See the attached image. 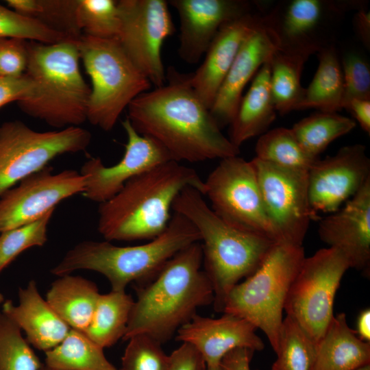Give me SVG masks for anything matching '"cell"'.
<instances>
[{
	"instance_id": "cell-1",
	"label": "cell",
	"mask_w": 370,
	"mask_h": 370,
	"mask_svg": "<svg viewBox=\"0 0 370 370\" xmlns=\"http://www.w3.org/2000/svg\"><path fill=\"white\" fill-rule=\"evenodd\" d=\"M166 78V84L140 94L127 106L136 131L158 141L178 162L238 156L240 148L223 134L190 86L189 74L170 68Z\"/></svg>"
},
{
	"instance_id": "cell-2",
	"label": "cell",
	"mask_w": 370,
	"mask_h": 370,
	"mask_svg": "<svg viewBox=\"0 0 370 370\" xmlns=\"http://www.w3.org/2000/svg\"><path fill=\"white\" fill-rule=\"evenodd\" d=\"M202 264L201 244L197 242L174 255L149 284L136 288L123 339L145 334L162 344L199 308L213 304V288Z\"/></svg>"
},
{
	"instance_id": "cell-3",
	"label": "cell",
	"mask_w": 370,
	"mask_h": 370,
	"mask_svg": "<svg viewBox=\"0 0 370 370\" xmlns=\"http://www.w3.org/2000/svg\"><path fill=\"white\" fill-rule=\"evenodd\" d=\"M186 187L204 195V180L178 162L170 160L146 171L99 204L98 231L109 242L151 240L166 230L173 203Z\"/></svg>"
},
{
	"instance_id": "cell-4",
	"label": "cell",
	"mask_w": 370,
	"mask_h": 370,
	"mask_svg": "<svg viewBox=\"0 0 370 370\" xmlns=\"http://www.w3.org/2000/svg\"><path fill=\"white\" fill-rule=\"evenodd\" d=\"M172 210L186 217L199 234L204 271L214 291V308L223 312L232 288L259 268L275 243L224 221L207 204L204 195L192 187L179 193Z\"/></svg>"
},
{
	"instance_id": "cell-5",
	"label": "cell",
	"mask_w": 370,
	"mask_h": 370,
	"mask_svg": "<svg viewBox=\"0 0 370 370\" xmlns=\"http://www.w3.org/2000/svg\"><path fill=\"white\" fill-rule=\"evenodd\" d=\"M77 40L28 42L25 73L33 88L18 106L25 114L60 130L87 120L90 88L80 72Z\"/></svg>"
},
{
	"instance_id": "cell-6",
	"label": "cell",
	"mask_w": 370,
	"mask_h": 370,
	"mask_svg": "<svg viewBox=\"0 0 370 370\" xmlns=\"http://www.w3.org/2000/svg\"><path fill=\"white\" fill-rule=\"evenodd\" d=\"M200 242L194 225L174 212L166 230L147 243L120 247L109 241H86L67 251L51 273L58 276L87 269L103 275L112 291H125L131 282L151 280L177 252Z\"/></svg>"
},
{
	"instance_id": "cell-7",
	"label": "cell",
	"mask_w": 370,
	"mask_h": 370,
	"mask_svg": "<svg viewBox=\"0 0 370 370\" xmlns=\"http://www.w3.org/2000/svg\"><path fill=\"white\" fill-rule=\"evenodd\" d=\"M306 258L302 246L275 243L259 268L230 291L223 313L243 318L267 336L277 353L285 301Z\"/></svg>"
},
{
	"instance_id": "cell-8",
	"label": "cell",
	"mask_w": 370,
	"mask_h": 370,
	"mask_svg": "<svg viewBox=\"0 0 370 370\" xmlns=\"http://www.w3.org/2000/svg\"><path fill=\"white\" fill-rule=\"evenodd\" d=\"M79 57L92 87L87 120L108 132L125 108L151 84L138 70L118 40L83 35L78 39Z\"/></svg>"
},
{
	"instance_id": "cell-9",
	"label": "cell",
	"mask_w": 370,
	"mask_h": 370,
	"mask_svg": "<svg viewBox=\"0 0 370 370\" xmlns=\"http://www.w3.org/2000/svg\"><path fill=\"white\" fill-rule=\"evenodd\" d=\"M362 0H284L264 14L278 49L310 57L334 45L336 30L345 14L367 7Z\"/></svg>"
},
{
	"instance_id": "cell-10",
	"label": "cell",
	"mask_w": 370,
	"mask_h": 370,
	"mask_svg": "<svg viewBox=\"0 0 370 370\" xmlns=\"http://www.w3.org/2000/svg\"><path fill=\"white\" fill-rule=\"evenodd\" d=\"M211 209L240 230L281 243L264 208L253 164L238 156L221 159L204 180Z\"/></svg>"
},
{
	"instance_id": "cell-11",
	"label": "cell",
	"mask_w": 370,
	"mask_h": 370,
	"mask_svg": "<svg viewBox=\"0 0 370 370\" xmlns=\"http://www.w3.org/2000/svg\"><path fill=\"white\" fill-rule=\"evenodd\" d=\"M350 269L344 256L331 247L305 258L289 289L284 310L317 344L334 317V298Z\"/></svg>"
},
{
	"instance_id": "cell-12",
	"label": "cell",
	"mask_w": 370,
	"mask_h": 370,
	"mask_svg": "<svg viewBox=\"0 0 370 370\" xmlns=\"http://www.w3.org/2000/svg\"><path fill=\"white\" fill-rule=\"evenodd\" d=\"M86 129L68 127L37 132L21 121L0 125V197L25 177L64 153L84 151L91 141Z\"/></svg>"
},
{
	"instance_id": "cell-13",
	"label": "cell",
	"mask_w": 370,
	"mask_h": 370,
	"mask_svg": "<svg viewBox=\"0 0 370 370\" xmlns=\"http://www.w3.org/2000/svg\"><path fill=\"white\" fill-rule=\"evenodd\" d=\"M267 214L281 243L302 246L312 213L308 171L279 166L257 158L251 161Z\"/></svg>"
},
{
	"instance_id": "cell-14",
	"label": "cell",
	"mask_w": 370,
	"mask_h": 370,
	"mask_svg": "<svg viewBox=\"0 0 370 370\" xmlns=\"http://www.w3.org/2000/svg\"><path fill=\"white\" fill-rule=\"evenodd\" d=\"M168 5L164 0L117 1L121 19L118 41L155 88L166 84L161 48L175 32Z\"/></svg>"
},
{
	"instance_id": "cell-15",
	"label": "cell",
	"mask_w": 370,
	"mask_h": 370,
	"mask_svg": "<svg viewBox=\"0 0 370 370\" xmlns=\"http://www.w3.org/2000/svg\"><path fill=\"white\" fill-rule=\"evenodd\" d=\"M46 166L32 173L0 197V233L33 222L64 199L83 193L85 178L66 169L53 173Z\"/></svg>"
},
{
	"instance_id": "cell-16",
	"label": "cell",
	"mask_w": 370,
	"mask_h": 370,
	"mask_svg": "<svg viewBox=\"0 0 370 370\" xmlns=\"http://www.w3.org/2000/svg\"><path fill=\"white\" fill-rule=\"evenodd\" d=\"M370 180V158L366 147L354 144L336 154L319 158L308 170V194L312 213L338 210Z\"/></svg>"
},
{
	"instance_id": "cell-17",
	"label": "cell",
	"mask_w": 370,
	"mask_h": 370,
	"mask_svg": "<svg viewBox=\"0 0 370 370\" xmlns=\"http://www.w3.org/2000/svg\"><path fill=\"white\" fill-rule=\"evenodd\" d=\"M127 142L121 160L106 166L99 158H90L82 165L85 178L83 195L99 204L116 195L130 179L166 162L173 160L166 149L153 138L138 133L127 118L122 122Z\"/></svg>"
},
{
	"instance_id": "cell-18",
	"label": "cell",
	"mask_w": 370,
	"mask_h": 370,
	"mask_svg": "<svg viewBox=\"0 0 370 370\" xmlns=\"http://www.w3.org/2000/svg\"><path fill=\"white\" fill-rule=\"evenodd\" d=\"M180 22L178 53L188 64L197 63L225 24L260 8L247 0H169Z\"/></svg>"
},
{
	"instance_id": "cell-19",
	"label": "cell",
	"mask_w": 370,
	"mask_h": 370,
	"mask_svg": "<svg viewBox=\"0 0 370 370\" xmlns=\"http://www.w3.org/2000/svg\"><path fill=\"white\" fill-rule=\"evenodd\" d=\"M320 239L341 252L350 268L370 273V180L343 207L322 219Z\"/></svg>"
},
{
	"instance_id": "cell-20",
	"label": "cell",
	"mask_w": 370,
	"mask_h": 370,
	"mask_svg": "<svg viewBox=\"0 0 370 370\" xmlns=\"http://www.w3.org/2000/svg\"><path fill=\"white\" fill-rule=\"evenodd\" d=\"M267 10L264 3L223 25L210 44L201 64L189 74L190 86L209 110L242 45L262 23Z\"/></svg>"
},
{
	"instance_id": "cell-21",
	"label": "cell",
	"mask_w": 370,
	"mask_h": 370,
	"mask_svg": "<svg viewBox=\"0 0 370 370\" xmlns=\"http://www.w3.org/2000/svg\"><path fill=\"white\" fill-rule=\"evenodd\" d=\"M256 330L249 321L232 314L224 313L217 319L196 314L177 330L176 339L193 345L206 367H216L234 349L262 351L264 345Z\"/></svg>"
},
{
	"instance_id": "cell-22",
	"label": "cell",
	"mask_w": 370,
	"mask_h": 370,
	"mask_svg": "<svg viewBox=\"0 0 370 370\" xmlns=\"http://www.w3.org/2000/svg\"><path fill=\"white\" fill-rule=\"evenodd\" d=\"M278 49L275 37L264 21L245 40L210 109L221 129L231 124L245 86Z\"/></svg>"
},
{
	"instance_id": "cell-23",
	"label": "cell",
	"mask_w": 370,
	"mask_h": 370,
	"mask_svg": "<svg viewBox=\"0 0 370 370\" xmlns=\"http://www.w3.org/2000/svg\"><path fill=\"white\" fill-rule=\"evenodd\" d=\"M18 295L17 305L4 301L1 310L25 332L27 342L45 352L60 343L71 328L41 297L36 282L20 287Z\"/></svg>"
},
{
	"instance_id": "cell-24",
	"label": "cell",
	"mask_w": 370,
	"mask_h": 370,
	"mask_svg": "<svg viewBox=\"0 0 370 370\" xmlns=\"http://www.w3.org/2000/svg\"><path fill=\"white\" fill-rule=\"evenodd\" d=\"M370 365V343L359 338L345 313L334 316L316 344L310 370H356Z\"/></svg>"
},
{
	"instance_id": "cell-25",
	"label": "cell",
	"mask_w": 370,
	"mask_h": 370,
	"mask_svg": "<svg viewBox=\"0 0 370 370\" xmlns=\"http://www.w3.org/2000/svg\"><path fill=\"white\" fill-rule=\"evenodd\" d=\"M269 61L264 63L254 77L230 124L229 139L238 148L249 138L266 132L276 117L270 86Z\"/></svg>"
},
{
	"instance_id": "cell-26",
	"label": "cell",
	"mask_w": 370,
	"mask_h": 370,
	"mask_svg": "<svg viewBox=\"0 0 370 370\" xmlns=\"http://www.w3.org/2000/svg\"><path fill=\"white\" fill-rule=\"evenodd\" d=\"M53 282L46 300L72 329L84 332L90 325L100 295L97 285L81 276L64 275Z\"/></svg>"
},
{
	"instance_id": "cell-27",
	"label": "cell",
	"mask_w": 370,
	"mask_h": 370,
	"mask_svg": "<svg viewBox=\"0 0 370 370\" xmlns=\"http://www.w3.org/2000/svg\"><path fill=\"white\" fill-rule=\"evenodd\" d=\"M317 54V69L296 110L314 108L319 112H337L343 109L344 92L340 58L334 45Z\"/></svg>"
},
{
	"instance_id": "cell-28",
	"label": "cell",
	"mask_w": 370,
	"mask_h": 370,
	"mask_svg": "<svg viewBox=\"0 0 370 370\" xmlns=\"http://www.w3.org/2000/svg\"><path fill=\"white\" fill-rule=\"evenodd\" d=\"M134 300L125 291L100 294L88 327L83 332L104 349L123 338Z\"/></svg>"
},
{
	"instance_id": "cell-29",
	"label": "cell",
	"mask_w": 370,
	"mask_h": 370,
	"mask_svg": "<svg viewBox=\"0 0 370 370\" xmlns=\"http://www.w3.org/2000/svg\"><path fill=\"white\" fill-rule=\"evenodd\" d=\"M45 365L58 370H118L103 349L84 332L71 329L57 346L45 352Z\"/></svg>"
},
{
	"instance_id": "cell-30",
	"label": "cell",
	"mask_w": 370,
	"mask_h": 370,
	"mask_svg": "<svg viewBox=\"0 0 370 370\" xmlns=\"http://www.w3.org/2000/svg\"><path fill=\"white\" fill-rule=\"evenodd\" d=\"M308 58L278 49L269 61L272 99L276 111L281 114L296 110L303 99L305 88L301 86V77Z\"/></svg>"
},
{
	"instance_id": "cell-31",
	"label": "cell",
	"mask_w": 370,
	"mask_h": 370,
	"mask_svg": "<svg viewBox=\"0 0 370 370\" xmlns=\"http://www.w3.org/2000/svg\"><path fill=\"white\" fill-rule=\"evenodd\" d=\"M356 121L337 112H318L296 123L291 130L304 150L319 158L336 138L351 132Z\"/></svg>"
},
{
	"instance_id": "cell-32",
	"label": "cell",
	"mask_w": 370,
	"mask_h": 370,
	"mask_svg": "<svg viewBox=\"0 0 370 370\" xmlns=\"http://www.w3.org/2000/svg\"><path fill=\"white\" fill-rule=\"evenodd\" d=\"M6 3L18 14L38 20L73 40L82 36L75 18L77 0H7Z\"/></svg>"
},
{
	"instance_id": "cell-33",
	"label": "cell",
	"mask_w": 370,
	"mask_h": 370,
	"mask_svg": "<svg viewBox=\"0 0 370 370\" xmlns=\"http://www.w3.org/2000/svg\"><path fill=\"white\" fill-rule=\"evenodd\" d=\"M256 158L279 166L309 170L319 158L308 155L291 129L277 127L262 134L256 145Z\"/></svg>"
},
{
	"instance_id": "cell-34",
	"label": "cell",
	"mask_w": 370,
	"mask_h": 370,
	"mask_svg": "<svg viewBox=\"0 0 370 370\" xmlns=\"http://www.w3.org/2000/svg\"><path fill=\"white\" fill-rule=\"evenodd\" d=\"M316 344L290 317L283 319L277 359L271 370H310Z\"/></svg>"
},
{
	"instance_id": "cell-35",
	"label": "cell",
	"mask_w": 370,
	"mask_h": 370,
	"mask_svg": "<svg viewBox=\"0 0 370 370\" xmlns=\"http://www.w3.org/2000/svg\"><path fill=\"white\" fill-rule=\"evenodd\" d=\"M75 18L83 35L118 40L121 19L117 1L77 0Z\"/></svg>"
},
{
	"instance_id": "cell-36",
	"label": "cell",
	"mask_w": 370,
	"mask_h": 370,
	"mask_svg": "<svg viewBox=\"0 0 370 370\" xmlns=\"http://www.w3.org/2000/svg\"><path fill=\"white\" fill-rule=\"evenodd\" d=\"M42 365L21 328L0 310V370H40Z\"/></svg>"
},
{
	"instance_id": "cell-37",
	"label": "cell",
	"mask_w": 370,
	"mask_h": 370,
	"mask_svg": "<svg viewBox=\"0 0 370 370\" xmlns=\"http://www.w3.org/2000/svg\"><path fill=\"white\" fill-rule=\"evenodd\" d=\"M54 210L33 222L0 233V272L25 249L45 245Z\"/></svg>"
},
{
	"instance_id": "cell-38",
	"label": "cell",
	"mask_w": 370,
	"mask_h": 370,
	"mask_svg": "<svg viewBox=\"0 0 370 370\" xmlns=\"http://www.w3.org/2000/svg\"><path fill=\"white\" fill-rule=\"evenodd\" d=\"M0 38H14L44 44L58 43L71 39L40 21L22 16L1 4Z\"/></svg>"
},
{
	"instance_id": "cell-39",
	"label": "cell",
	"mask_w": 370,
	"mask_h": 370,
	"mask_svg": "<svg viewBox=\"0 0 370 370\" xmlns=\"http://www.w3.org/2000/svg\"><path fill=\"white\" fill-rule=\"evenodd\" d=\"M127 341L121 370H167L169 356L160 343L145 334L135 335Z\"/></svg>"
},
{
	"instance_id": "cell-40",
	"label": "cell",
	"mask_w": 370,
	"mask_h": 370,
	"mask_svg": "<svg viewBox=\"0 0 370 370\" xmlns=\"http://www.w3.org/2000/svg\"><path fill=\"white\" fill-rule=\"evenodd\" d=\"M341 60L344 84L343 108L354 99L370 100V67L355 51L345 52Z\"/></svg>"
},
{
	"instance_id": "cell-41",
	"label": "cell",
	"mask_w": 370,
	"mask_h": 370,
	"mask_svg": "<svg viewBox=\"0 0 370 370\" xmlns=\"http://www.w3.org/2000/svg\"><path fill=\"white\" fill-rule=\"evenodd\" d=\"M28 40L0 38V77H16L25 73Z\"/></svg>"
},
{
	"instance_id": "cell-42",
	"label": "cell",
	"mask_w": 370,
	"mask_h": 370,
	"mask_svg": "<svg viewBox=\"0 0 370 370\" xmlns=\"http://www.w3.org/2000/svg\"><path fill=\"white\" fill-rule=\"evenodd\" d=\"M32 83L28 76L0 77V108L27 97L32 90Z\"/></svg>"
},
{
	"instance_id": "cell-43",
	"label": "cell",
	"mask_w": 370,
	"mask_h": 370,
	"mask_svg": "<svg viewBox=\"0 0 370 370\" xmlns=\"http://www.w3.org/2000/svg\"><path fill=\"white\" fill-rule=\"evenodd\" d=\"M167 370H206V364L200 353L186 343L169 355Z\"/></svg>"
},
{
	"instance_id": "cell-44",
	"label": "cell",
	"mask_w": 370,
	"mask_h": 370,
	"mask_svg": "<svg viewBox=\"0 0 370 370\" xmlns=\"http://www.w3.org/2000/svg\"><path fill=\"white\" fill-rule=\"evenodd\" d=\"M254 351L246 348H236L227 353L221 365L225 370H251L250 362Z\"/></svg>"
},
{
	"instance_id": "cell-45",
	"label": "cell",
	"mask_w": 370,
	"mask_h": 370,
	"mask_svg": "<svg viewBox=\"0 0 370 370\" xmlns=\"http://www.w3.org/2000/svg\"><path fill=\"white\" fill-rule=\"evenodd\" d=\"M356 119L361 128L370 134V100L354 99L345 108Z\"/></svg>"
},
{
	"instance_id": "cell-46",
	"label": "cell",
	"mask_w": 370,
	"mask_h": 370,
	"mask_svg": "<svg viewBox=\"0 0 370 370\" xmlns=\"http://www.w3.org/2000/svg\"><path fill=\"white\" fill-rule=\"evenodd\" d=\"M354 30L363 45L370 48V12L367 7L356 10L353 18Z\"/></svg>"
},
{
	"instance_id": "cell-47",
	"label": "cell",
	"mask_w": 370,
	"mask_h": 370,
	"mask_svg": "<svg viewBox=\"0 0 370 370\" xmlns=\"http://www.w3.org/2000/svg\"><path fill=\"white\" fill-rule=\"evenodd\" d=\"M356 333L360 339L370 343V310H362L357 319Z\"/></svg>"
},
{
	"instance_id": "cell-48",
	"label": "cell",
	"mask_w": 370,
	"mask_h": 370,
	"mask_svg": "<svg viewBox=\"0 0 370 370\" xmlns=\"http://www.w3.org/2000/svg\"><path fill=\"white\" fill-rule=\"evenodd\" d=\"M206 370H225L221 365L216 367H207Z\"/></svg>"
},
{
	"instance_id": "cell-49",
	"label": "cell",
	"mask_w": 370,
	"mask_h": 370,
	"mask_svg": "<svg viewBox=\"0 0 370 370\" xmlns=\"http://www.w3.org/2000/svg\"><path fill=\"white\" fill-rule=\"evenodd\" d=\"M40 370H58V369H54L50 368V367H47V365H45L44 363H42V365Z\"/></svg>"
},
{
	"instance_id": "cell-50",
	"label": "cell",
	"mask_w": 370,
	"mask_h": 370,
	"mask_svg": "<svg viewBox=\"0 0 370 370\" xmlns=\"http://www.w3.org/2000/svg\"><path fill=\"white\" fill-rule=\"evenodd\" d=\"M356 370H370V365H367L363 367H361Z\"/></svg>"
},
{
	"instance_id": "cell-51",
	"label": "cell",
	"mask_w": 370,
	"mask_h": 370,
	"mask_svg": "<svg viewBox=\"0 0 370 370\" xmlns=\"http://www.w3.org/2000/svg\"><path fill=\"white\" fill-rule=\"evenodd\" d=\"M4 297L1 293H0V305L4 302Z\"/></svg>"
},
{
	"instance_id": "cell-52",
	"label": "cell",
	"mask_w": 370,
	"mask_h": 370,
	"mask_svg": "<svg viewBox=\"0 0 370 370\" xmlns=\"http://www.w3.org/2000/svg\"><path fill=\"white\" fill-rule=\"evenodd\" d=\"M121 370V369H120Z\"/></svg>"
}]
</instances>
